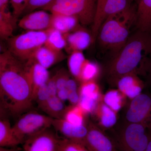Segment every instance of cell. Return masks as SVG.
I'll use <instances>...</instances> for the list:
<instances>
[{
  "instance_id": "obj_1",
  "label": "cell",
  "mask_w": 151,
  "mask_h": 151,
  "mask_svg": "<svg viewBox=\"0 0 151 151\" xmlns=\"http://www.w3.org/2000/svg\"><path fill=\"white\" fill-rule=\"evenodd\" d=\"M33 101L26 63L17 58L9 50L1 53V110L11 116H21L30 109Z\"/></svg>"
},
{
  "instance_id": "obj_2",
  "label": "cell",
  "mask_w": 151,
  "mask_h": 151,
  "mask_svg": "<svg viewBox=\"0 0 151 151\" xmlns=\"http://www.w3.org/2000/svg\"><path fill=\"white\" fill-rule=\"evenodd\" d=\"M151 53V32L137 30L114 56L106 70V78L111 86H116L123 76L142 73L148 57Z\"/></svg>"
},
{
  "instance_id": "obj_3",
  "label": "cell",
  "mask_w": 151,
  "mask_h": 151,
  "mask_svg": "<svg viewBox=\"0 0 151 151\" xmlns=\"http://www.w3.org/2000/svg\"><path fill=\"white\" fill-rule=\"evenodd\" d=\"M136 8L132 4L105 19L97 37L102 48L115 55L124 46L130 37L132 24L136 22Z\"/></svg>"
},
{
  "instance_id": "obj_4",
  "label": "cell",
  "mask_w": 151,
  "mask_h": 151,
  "mask_svg": "<svg viewBox=\"0 0 151 151\" xmlns=\"http://www.w3.org/2000/svg\"><path fill=\"white\" fill-rule=\"evenodd\" d=\"M97 0H54L43 8L51 14L73 16L84 25L93 24Z\"/></svg>"
},
{
  "instance_id": "obj_5",
  "label": "cell",
  "mask_w": 151,
  "mask_h": 151,
  "mask_svg": "<svg viewBox=\"0 0 151 151\" xmlns=\"http://www.w3.org/2000/svg\"><path fill=\"white\" fill-rule=\"evenodd\" d=\"M149 130L142 124L127 122L115 137L111 138L118 151H146Z\"/></svg>"
},
{
  "instance_id": "obj_6",
  "label": "cell",
  "mask_w": 151,
  "mask_h": 151,
  "mask_svg": "<svg viewBox=\"0 0 151 151\" xmlns=\"http://www.w3.org/2000/svg\"><path fill=\"white\" fill-rule=\"evenodd\" d=\"M47 37V29L28 31L9 38V50L17 58L26 62L32 58L38 49L44 45Z\"/></svg>"
},
{
  "instance_id": "obj_7",
  "label": "cell",
  "mask_w": 151,
  "mask_h": 151,
  "mask_svg": "<svg viewBox=\"0 0 151 151\" xmlns=\"http://www.w3.org/2000/svg\"><path fill=\"white\" fill-rule=\"evenodd\" d=\"M54 119L35 112H26L12 126L14 134L21 144L33 135L49 129Z\"/></svg>"
},
{
  "instance_id": "obj_8",
  "label": "cell",
  "mask_w": 151,
  "mask_h": 151,
  "mask_svg": "<svg viewBox=\"0 0 151 151\" xmlns=\"http://www.w3.org/2000/svg\"><path fill=\"white\" fill-rule=\"evenodd\" d=\"M125 118L127 122L141 124L151 130V95L142 93L132 100Z\"/></svg>"
},
{
  "instance_id": "obj_9",
  "label": "cell",
  "mask_w": 151,
  "mask_h": 151,
  "mask_svg": "<svg viewBox=\"0 0 151 151\" xmlns=\"http://www.w3.org/2000/svg\"><path fill=\"white\" fill-rule=\"evenodd\" d=\"M87 127L84 144L89 151H118L112 139L98 125L90 122Z\"/></svg>"
},
{
  "instance_id": "obj_10",
  "label": "cell",
  "mask_w": 151,
  "mask_h": 151,
  "mask_svg": "<svg viewBox=\"0 0 151 151\" xmlns=\"http://www.w3.org/2000/svg\"><path fill=\"white\" fill-rule=\"evenodd\" d=\"M60 139L49 129L29 137L23 143L24 151H58Z\"/></svg>"
},
{
  "instance_id": "obj_11",
  "label": "cell",
  "mask_w": 151,
  "mask_h": 151,
  "mask_svg": "<svg viewBox=\"0 0 151 151\" xmlns=\"http://www.w3.org/2000/svg\"><path fill=\"white\" fill-rule=\"evenodd\" d=\"M78 93L80 98L78 105L87 115L94 113L103 95L97 81L80 83Z\"/></svg>"
},
{
  "instance_id": "obj_12",
  "label": "cell",
  "mask_w": 151,
  "mask_h": 151,
  "mask_svg": "<svg viewBox=\"0 0 151 151\" xmlns=\"http://www.w3.org/2000/svg\"><path fill=\"white\" fill-rule=\"evenodd\" d=\"M51 14L47 11H35L27 14L19 22L18 26L28 31H43L50 27Z\"/></svg>"
},
{
  "instance_id": "obj_13",
  "label": "cell",
  "mask_w": 151,
  "mask_h": 151,
  "mask_svg": "<svg viewBox=\"0 0 151 151\" xmlns=\"http://www.w3.org/2000/svg\"><path fill=\"white\" fill-rule=\"evenodd\" d=\"M116 87L127 98L132 100L142 94L145 84L137 72L123 76L116 83Z\"/></svg>"
},
{
  "instance_id": "obj_14",
  "label": "cell",
  "mask_w": 151,
  "mask_h": 151,
  "mask_svg": "<svg viewBox=\"0 0 151 151\" xmlns=\"http://www.w3.org/2000/svg\"><path fill=\"white\" fill-rule=\"evenodd\" d=\"M52 126L64 138L84 144L87 132V125L76 126L63 119H54Z\"/></svg>"
},
{
  "instance_id": "obj_15",
  "label": "cell",
  "mask_w": 151,
  "mask_h": 151,
  "mask_svg": "<svg viewBox=\"0 0 151 151\" xmlns=\"http://www.w3.org/2000/svg\"><path fill=\"white\" fill-rule=\"evenodd\" d=\"M65 35L67 42L66 48L70 53L73 51L82 52L92 43V35L79 27Z\"/></svg>"
},
{
  "instance_id": "obj_16",
  "label": "cell",
  "mask_w": 151,
  "mask_h": 151,
  "mask_svg": "<svg viewBox=\"0 0 151 151\" xmlns=\"http://www.w3.org/2000/svg\"><path fill=\"white\" fill-rule=\"evenodd\" d=\"M32 90L33 99L40 87L48 81L50 74L47 69L32 59L26 61Z\"/></svg>"
},
{
  "instance_id": "obj_17",
  "label": "cell",
  "mask_w": 151,
  "mask_h": 151,
  "mask_svg": "<svg viewBox=\"0 0 151 151\" xmlns=\"http://www.w3.org/2000/svg\"><path fill=\"white\" fill-rule=\"evenodd\" d=\"M136 22L138 30L151 32V0H138Z\"/></svg>"
},
{
  "instance_id": "obj_18",
  "label": "cell",
  "mask_w": 151,
  "mask_h": 151,
  "mask_svg": "<svg viewBox=\"0 0 151 151\" xmlns=\"http://www.w3.org/2000/svg\"><path fill=\"white\" fill-rule=\"evenodd\" d=\"M99 127L103 130L109 129L116 125L118 120V113L109 108L101 100L94 113Z\"/></svg>"
},
{
  "instance_id": "obj_19",
  "label": "cell",
  "mask_w": 151,
  "mask_h": 151,
  "mask_svg": "<svg viewBox=\"0 0 151 151\" xmlns=\"http://www.w3.org/2000/svg\"><path fill=\"white\" fill-rule=\"evenodd\" d=\"M64 57L62 52L55 51L44 45L38 49L30 59L33 60L48 69L57 63L62 60Z\"/></svg>"
},
{
  "instance_id": "obj_20",
  "label": "cell",
  "mask_w": 151,
  "mask_h": 151,
  "mask_svg": "<svg viewBox=\"0 0 151 151\" xmlns=\"http://www.w3.org/2000/svg\"><path fill=\"white\" fill-rule=\"evenodd\" d=\"M50 27L62 33H68L79 27L78 19L73 16L61 14H51Z\"/></svg>"
},
{
  "instance_id": "obj_21",
  "label": "cell",
  "mask_w": 151,
  "mask_h": 151,
  "mask_svg": "<svg viewBox=\"0 0 151 151\" xmlns=\"http://www.w3.org/2000/svg\"><path fill=\"white\" fill-rule=\"evenodd\" d=\"M67 106L57 96H50L40 109L53 119H62Z\"/></svg>"
},
{
  "instance_id": "obj_22",
  "label": "cell",
  "mask_w": 151,
  "mask_h": 151,
  "mask_svg": "<svg viewBox=\"0 0 151 151\" xmlns=\"http://www.w3.org/2000/svg\"><path fill=\"white\" fill-rule=\"evenodd\" d=\"M21 144L14 134L12 127L6 119L0 121V147H16Z\"/></svg>"
},
{
  "instance_id": "obj_23",
  "label": "cell",
  "mask_w": 151,
  "mask_h": 151,
  "mask_svg": "<svg viewBox=\"0 0 151 151\" xmlns=\"http://www.w3.org/2000/svg\"><path fill=\"white\" fill-rule=\"evenodd\" d=\"M127 98L118 89H111L103 94L102 100L117 113L124 107Z\"/></svg>"
},
{
  "instance_id": "obj_24",
  "label": "cell",
  "mask_w": 151,
  "mask_h": 151,
  "mask_svg": "<svg viewBox=\"0 0 151 151\" xmlns=\"http://www.w3.org/2000/svg\"><path fill=\"white\" fill-rule=\"evenodd\" d=\"M8 10L0 11V37L3 40H8L12 36L17 20Z\"/></svg>"
},
{
  "instance_id": "obj_25",
  "label": "cell",
  "mask_w": 151,
  "mask_h": 151,
  "mask_svg": "<svg viewBox=\"0 0 151 151\" xmlns=\"http://www.w3.org/2000/svg\"><path fill=\"white\" fill-rule=\"evenodd\" d=\"M87 115L78 104L70 105L66 108L62 119L76 126L86 125V118Z\"/></svg>"
},
{
  "instance_id": "obj_26",
  "label": "cell",
  "mask_w": 151,
  "mask_h": 151,
  "mask_svg": "<svg viewBox=\"0 0 151 151\" xmlns=\"http://www.w3.org/2000/svg\"><path fill=\"white\" fill-rule=\"evenodd\" d=\"M86 60L82 51H73L68 57V66L69 72L77 81H79L81 70Z\"/></svg>"
},
{
  "instance_id": "obj_27",
  "label": "cell",
  "mask_w": 151,
  "mask_h": 151,
  "mask_svg": "<svg viewBox=\"0 0 151 151\" xmlns=\"http://www.w3.org/2000/svg\"><path fill=\"white\" fill-rule=\"evenodd\" d=\"M55 51L60 52L67 45L65 34L54 29H47V37L44 45Z\"/></svg>"
},
{
  "instance_id": "obj_28",
  "label": "cell",
  "mask_w": 151,
  "mask_h": 151,
  "mask_svg": "<svg viewBox=\"0 0 151 151\" xmlns=\"http://www.w3.org/2000/svg\"><path fill=\"white\" fill-rule=\"evenodd\" d=\"M132 0H107L103 12V21L113 15L122 12L132 5Z\"/></svg>"
},
{
  "instance_id": "obj_29",
  "label": "cell",
  "mask_w": 151,
  "mask_h": 151,
  "mask_svg": "<svg viewBox=\"0 0 151 151\" xmlns=\"http://www.w3.org/2000/svg\"><path fill=\"white\" fill-rule=\"evenodd\" d=\"M100 73V68L96 63L86 59L81 70L79 81L81 82L96 81Z\"/></svg>"
},
{
  "instance_id": "obj_30",
  "label": "cell",
  "mask_w": 151,
  "mask_h": 151,
  "mask_svg": "<svg viewBox=\"0 0 151 151\" xmlns=\"http://www.w3.org/2000/svg\"><path fill=\"white\" fill-rule=\"evenodd\" d=\"M107 0H97V9L92 24V42L96 40L99 30L103 24V12Z\"/></svg>"
},
{
  "instance_id": "obj_31",
  "label": "cell",
  "mask_w": 151,
  "mask_h": 151,
  "mask_svg": "<svg viewBox=\"0 0 151 151\" xmlns=\"http://www.w3.org/2000/svg\"><path fill=\"white\" fill-rule=\"evenodd\" d=\"M58 151H89L84 144L63 138L60 139Z\"/></svg>"
},
{
  "instance_id": "obj_32",
  "label": "cell",
  "mask_w": 151,
  "mask_h": 151,
  "mask_svg": "<svg viewBox=\"0 0 151 151\" xmlns=\"http://www.w3.org/2000/svg\"><path fill=\"white\" fill-rule=\"evenodd\" d=\"M54 0H28L23 13H29L38 9H42Z\"/></svg>"
},
{
  "instance_id": "obj_33",
  "label": "cell",
  "mask_w": 151,
  "mask_h": 151,
  "mask_svg": "<svg viewBox=\"0 0 151 151\" xmlns=\"http://www.w3.org/2000/svg\"><path fill=\"white\" fill-rule=\"evenodd\" d=\"M46 83L40 87L35 96L34 101H35L40 108L50 97Z\"/></svg>"
},
{
  "instance_id": "obj_34",
  "label": "cell",
  "mask_w": 151,
  "mask_h": 151,
  "mask_svg": "<svg viewBox=\"0 0 151 151\" xmlns=\"http://www.w3.org/2000/svg\"><path fill=\"white\" fill-rule=\"evenodd\" d=\"M28 0H11L13 14L17 19L23 13Z\"/></svg>"
},
{
  "instance_id": "obj_35",
  "label": "cell",
  "mask_w": 151,
  "mask_h": 151,
  "mask_svg": "<svg viewBox=\"0 0 151 151\" xmlns=\"http://www.w3.org/2000/svg\"><path fill=\"white\" fill-rule=\"evenodd\" d=\"M55 76L58 90L66 88L68 81L70 78L67 71L64 69H61Z\"/></svg>"
},
{
  "instance_id": "obj_36",
  "label": "cell",
  "mask_w": 151,
  "mask_h": 151,
  "mask_svg": "<svg viewBox=\"0 0 151 151\" xmlns=\"http://www.w3.org/2000/svg\"><path fill=\"white\" fill-rule=\"evenodd\" d=\"M50 96H57L58 89L57 87L55 76L50 77L46 83Z\"/></svg>"
},
{
  "instance_id": "obj_37",
  "label": "cell",
  "mask_w": 151,
  "mask_h": 151,
  "mask_svg": "<svg viewBox=\"0 0 151 151\" xmlns=\"http://www.w3.org/2000/svg\"><path fill=\"white\" fill-rule=\"evenodd\" d=\"M144 75L147 77L149 83L151 85V53L148 57L145 64Z\"/></svg>"
},
{
  "instance_id": "obj_38",
  "label": "cell",
  "mask_w": 151,
  "mask_h": 151,
  "mask_svg": "<svg viewBox=\"0 0 151 151\" xmlns=\"http://www.w3.org/2000/svg\"><path fill=\"white\" fill-rule=\"evenodd\" d=\"M57 96L63 102L68 100V92L66 88L58 90Z\"/></svg>"
},
{
  "instance_id": "obj_39",
  "label": "cell",
  "mask_w": 151,
  "mask_h": 151,
  "mask_svg": "<svg viewBox=\"0 0 151 151\" xmlns=\"http://www.w3.org/2000/svg\"><path fill=\"white\" fill-rule=\"evenodd\" d=\"M11 0H0V11L7 10L8 5Z\"/></svg>"
},
{
  "instance_id": "obj_40",
  "label": "cell",
  "mask_w": 151,
  "mask_h": 151,
  "mask_svg": "<svg viewBox=\"0 0 151 151\" xmlns=\"http://www.w3.org/2000/svg\"><path fill=\"white\" fill-rule=\"evenodd\" d=\"M0 151H19L18 148L16 147H0Z\"/></svg>"
},
{
  "instance_id": "obj_41",
  "label": "cell",
  "mask_w": 151,
  "mask_h": 151,
  "mask_svg": "<svg viewBox=\"0 0 151 151\" xmlns=\"http://www.w3.org/2000/svg\"><path fill=\"white\" fill-rule=\"evenodd\" d=\"M146 151H151V130H149V141Z\"/></svg>"
}]
</instances>
